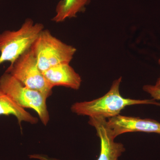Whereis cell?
Instances as JSON below:
<instances>
[{"label":"cell","instance_id":"cell-1","mask_svg":"<svg viewBox=\"0 0 160 160\" xmlns=\"http://www.w3.org/2000/svg\"><path fill=\"white\" fill-rule=\"evenodd\" d=\"M122 81V77L114 80L109 91L102 97L90 101L74 103L71 106V111L78 115L106 119L118 115L128 106L152 104L160 106V103L153 99L136 100L123 97L120 92Z\"/></svg>","mask_w":160,"mask_h":160},{"label":"cell","instance_id":"cell-2","mask_svg":"<svg viewBox=\"0 0 160 160\" xmlns=\"http://www.w3.org/2000/svg\"><path fill=\"white\" fill-rule=\"evenodd\" d=\"M44 26L27 19L16 31L6 30L0 34V65L10 62L11 66L18 58L31 49Z\"/></svg>","mask_w":160,"mask_h":160},{"label":"cell","instance_id":"cell-3","mask_svg":"<svg viewBox=\"0 0 160 160\" xmlns=\"http://www.w3.org/2000/svg\"><path fill=\"white\" fill-rule=\"evenodd\" d=\"M31 49L37 61L38 66L42 72L63 64L70 63L77 49L67 45L51 34L48 30L41 32Z\"/></svg>","mask_w":160,"mask_h":160},{"label":"cell","instance_id":"cell-4","mask_svg":"<svg viewBox=\"0 0 160 160\" xmlns=\"http://www.w3.org/2000/svg\"><path fill=\"white\" fill-rule=\"evenodd\" d=\"M0 88L21 107L36 111L43 125H47L49 121L47 98L42 92L26 87L6 72L0 77Z\"/></svg>","mask_w":160,"mask_h":160},{"label":"cell","instance_id":"cell-5","mask_svg":"<svg viewBox=\"0 0 160 160\" xmlns=\"http://www.w3.org/2000/svg\"><path fill=\"white\" fill-rule=\"evenodd\" d=\"M6 72L10 73L26 87L42 92L47 98L52 94V87L47 82L42 72L39 68L31 48L18 58Z\"/></svg>","mask_w":160,"mask_h":160},{"label":"cell","instance_id":"cell-6","mask_svg":"<svg viewBox=\"0 0 160 160\" xmlns=\"http://www.w3.org/2000/svg\"><path fill=\"white\" fill-rule=\"evenodd\" d=\"M88 123L95 129L101 142L100 154L96 160H119V158L126 151V149L122 143L114 142L115 138L106 119L89 118Z\"/></svg>","mask_w":160,"mask_h":160},{"label":"cell","instance_id":"cell-7","mask_svg":"<svg viewBox=\"0 0 160 160\" xmlns=\"http://www.w3.org/2000/svg\"><path fill=\"white\" fill-rule=\"evenodd\" d=\"M108 124L114 138L129 132H145L160 134V123L151 119L118 115L108 118Z\"/></svg>","mask_w":160,"mask_h":160},{"label":"cell","instance_id":"cell-8","mask_svg":"<svg viewBox=\"0 0 160 160\" xmlns=\"http://www.w3.org/2000/svg\"><path fill=\"white\" fill-rule=\"evenodd\" d=\"M47 82L52 88L62 86L78 90L81 86L82 80L69 63H63L51 67L43 72Z\"/></svg>","mask_w":160,"mask_h":160},{"label":"cell","instance_id":"cell-9","mask_svg":"<svg viewBox=\"0 0 160 160\" xmlns=\"http://www.w3.org/2000/svg\"><path fill=\"white\" fill-rule=\"evenodd\" d=\"M0 115L14 116L20 126L22 122L36 124L38 120L18 105L0 88Z\"/></svg>","mask_w":160,"mask_h":160},{"label":"cell","instance_id":"cell-10","mask_svg":"<svg viewBox=\"0 0 160 160\" xmlns=\"http://www.w3.org/2000/svg\"><path fill=\"white\" fill-rule=\"evenodd\" d=\"M90 0H61L56 6V14L52 21L59 23L67 18L76 17L78 12L85 10Z\"/></svg>","mask_w":160,"mask_h":160},{"label":"cell","instance_id":"cell-11","mask_svg":"<svg viewBox=\"0 0 160 160\" xmlns=\"http://www.w3.org/2000/svg\"><path fill=\"white\" fill-rule=\"evenodd\" d=\"M144 91L149 93L154 100H160V88L154 85H146L143 86Z\"/></svg>","mask_w":160,"mask_h":160},{"label":"cell","instance_id":"cell-12","mask_svg":"<svg viewBox=\"0 0 160 160\" xmlns=\"http://www.w3.org/2000/svg\"><path fill=\"white\" fill-rule=\"evenodd\" d=\"M29 158L38 160H60L55 158L49 157L48 156L44 154H34L29 156Z\"/></svg>","mask_w":160,"mask_h":160},{"label":"cell","instance_id":"cell-13","mask_svg":"<svg viewBox=\"0 0 160 160\" xmlns=\"http://www.w3.org/2000/svg\"><path fill=\"white\" fill-rule=\"evenodd\" d=\"M158 64L159 65H160V57L158 59ZM154 86H155L156 87H158V88H160V74L159 77L157 80Z\"/></svg>","mask_w":160,"mask_h":160}]
</instances>
